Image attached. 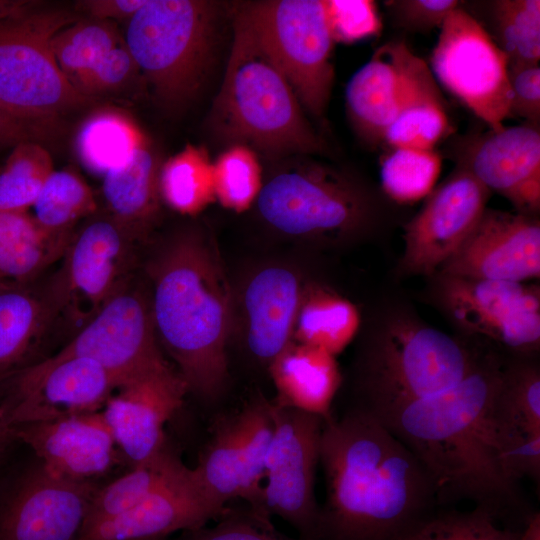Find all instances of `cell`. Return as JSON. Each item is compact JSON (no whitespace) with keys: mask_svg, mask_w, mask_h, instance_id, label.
Here are the masks:
<instances>
[{"mask_svg":"<svg viewBox=\"0 0 540 540\" xmlns=\"http://www.w3.org/2000/svg\"><path fill=\"white\" fill-rule=\"evenodd\" d=\"M489 33L509 62L539 63L540 1L497 0L490 3Z\"/></svg>","mask_w":540,"mask_h":540,"instance_id":"37","label":"cell"},{"mask_svg":"<svg viewBox=\"0 0 540 540\" xmlns=\"http://www.w3.org/2000/svg\"><path fill=\"white\" fill-rule=\"evenodd\" d=\"M187 392L183 379L165 361L124 382L108 399L102 413L133 466L166 449L164 426Z\"/></svg>","mask_w":540,"mask_h":540,"instance_id":"18","label":"cell"},{"mask_svg":"<svg viewBox=\"0 0 540 540\" xmlns=\"http://www.w3.org/2000/svg\"><path fill=\"white\" fill-rule=\"evenodd\" d=\"M148 273L157 338L188 391L216 402L229 378L231 294L214 246L199 233H182L161 249Z\"/></svg>","mask_w":540,"mask_h":540,"instance_id":"3","label":"cell"},{"mask_svg":"<svg viewBox=\"0 0 540 540\" xmlns=\"http://www.w3.org/2000/svg\"><path fill=\"white\" fill-rule=\"evenodd\" d=\"M192 475L203 495L217 507L227 510L229 501L242 499L253 516H265V472L245 440L236 415L216 427Z\"/></svg>","mask_w":540,"mask_h":540,"instance_id":"24","label":"cell"},{"mask_svg":"<svg viewBox=\"0 0 540 540\" xmlns=\"http://www.w3.org/2000/svg\"><path fill=\"white\" fill-rule=\"evenodd\" d=\"M123 41L114 22L88 17L59 30L51 40V49L71 82Z\"/></svg>","mask_w":540,"mask_h":540,"instance_id":"36","label":"cell"},{"mask_svg":"<svg viewBox=\"0 0 540 540\" xmlns=\"http://www.w3.org/2000/svg\"><path fill=\"white\" fill-rule=\"evenodd\" d=\"M166 537H152V538H146V539H139V540H165Z\"/></svg>","mask_w":540,"mask_h":540,"instance_id":"54","label":"cell"},{"mask_svg":"<svg viewBox=\"0 0 540 540\" xmlns=\"http://www.w3.org/2000/svg\"><path fill=\"white\" fill-rule=\"evenodd\" d=\"M233 42L214 103L218 131L235 145L277 158L319 153L322 141L286 78L234 16Z\"/></svg>","mask_w":540,"mask_h":540,"instance_id":"4","label":"cell"},{"mask_svg":"<svg viewBox=\"0 0 540 540\" xmlns=\"http://www.w3.org/2000/svg\"><path fill=\"white\" fill-rule=\"evenodd\" d=\"M493 425L498 458L509 479L515 483L524 477L539 481L540 431L502 427L494 421Z\"/></svg>","mask_w":540,"mask_h":540,"instance_id":"44","label":"cell"},{"mask_svg":"<svg viewBox=\"0 0 540 540\" xmlns=\"http://www.w3.org/2000/svg\"><path fill=\"white\" fill-rule=\"evenodd\" d=\"M39 226L56 236L70 237L74 226L97 212V202L86 181L72 168L53 170L33 206Z\"/></svg>","mask_w":540,"mask_h":540,"instance_id":"35","label":"cell"},{"mask_svg":"<svg viewBox=\"0 0 540 540\" xmlns=\"http://www.w3.org/2000/svg\"><path fill=\"white\" fill-rule=\"evenodd\" d=\"M489 193L460 166L405 224L401 269L414 275L438 272L477 225L487 208Z\"/></svg>","mask_w":540,"mask_h":540,"instance_id":"15","label":"cell"},{"mask_svg":"<svg viewBox=\"0 0 540 540\" xmlns=\"http://www.w3.org/2000/svg\"><path fill=\"white\" fill-rule=\"evenodd\" d=\"M215 197L221 205L241 213L257 200L262 170L253 149L234 145L213 163Z\"/></svg>","mask_w":540,"mask_h":540,"instance_id":"41","label":"cell"},{"mask_svg":"<svg viewBox=\"0 0 540 540\" xmlns=\"http://www.w3.org/2000/svg\"><path fill=\"white\" fill-rule=\"evenodd\" d=\"M49 472L73 481L106 472L114 462L116 442L101 411L28 422L12 427Z\"/></svg>","mask_w":540,"mask_h":540,"instance_id":"20","label":"cell"},{"mask_svg":"<svg viewBox=\"0 0 540 540\" xmlns=\"http://www.w3.org/2000/svg\"><path fill=\"white\" fill-rule=\"evenodd\" d=\"M508 64L482 23L459 6L440 27L429 68L437 83L497 131L510 117Z\"/></svg>","mask_w":540,"mask_h":540,"instance_id":"10","label":"cell"},{"mask_svg":"<svg viewBox=\"0 0 540 540\" xmlns=\"http://www.w3.org/2000/svg\"><path fill=\"white\" fill-rule=\"evenodd\" d=\"M76 21L64 11L37 10L0 19V103L30 119L60 120L88 105L58 66L53 36Z\"/></svg>","mask_w":540,"mask_h":540,"instance_id":"9","label":"cell"},{"mask_svg":"<svg viewBox=\"0 0 540 540\" xmlns=\"http://www.w3.org/2000/svg\"><path fill=\"white\" fill-rule=\"evenodd\" d=\"M177 540H300L278 534L273 527L261 525L249 513L226 511L216 525L183 531Z\"/></svg>","mask_w":540,"mask_h":540,"instance_id":"46","label":"cell"},{"mask_svg":"<svg viewBox=\"0 0 540 540\" xmlns=\"http://www.w3.org/2000/svg\"><path fill=\"white\" fill-rule=\"evenodd\" d=\"M148 0H85L78 2V7L89 18L99 20H126L140 10Z\"/></svg>","mask_w":540,"mask_h":540,"instance_id":"50","label":"cell"},{"mask_svg":"<svg viewBox=\"0 0 540 540\" xmlns=\"http://www.w3.org/2000/svg\"><path fill=\"white\" fill-rule=\"evenodd\" d=\"M141 73L124 41L93 67L71 81L82 95L94 99L127 88Z\"/></svg>","mask_w":540,"mask_h":540,"instance_id":"43","label":"cell"},{"mask_svg":"<svg viewBox=\"0 0 540 540\" xmlns=\"http://www.w3.org/2000/svg\"><path fill=\"white\" fill-rule=\"evenodd\" d=\"M156 341L150 299L129 279L61 351L41 362L92 359L123 384L165 362Z\"/></svg>","mask_w":540,"mask_h":540,"instance_id":"13","label":"cell"},{"mask_svg":"<svg viewBox=\"0 0 540 540\" xmlns=\"http://www.w3.org/2000/svg\"><path fill=\"white\" fill-rule=\"evenodd\" d=\"M481 360L443 331L397 322L376 336L364 351L358 382L360 400L354 407L382 420L455 386Z\"/></svg>","mask_w":540,"mask_h":540,"instance_id":"5","label":"cell"},{"mask_svg":"<svg viewBox=\"0 0 540 540\" xmlns=\"http://www.w3.org/2000/svg\"><path fill=\"white\" fill-rule=\"evenodd\" d=\"M439 275L441 306L463 329L490 338L518 354L538 348V287L526 282Z\"/></svg>","mask_w":540,"mask_h":540,"instance_id":"14","label":"cell"},{"mask_svg":"<svg viewBox=\"0 0 540 540\" xmlns=\"http://www.w3.org/2000/svg\"><path fill=\"white\" fill-rule=\"evenodd\" d=\"M12 438H14L12 426L9 422L7 408L4 404L0 406V453Z\"/></svg>","mask_w":540,"mask_h":540,"instance_id":"53","label":"cell"},{"mask_svg":"<svg viewBox=\"0 0 540 540\" xmlns=\"http://www.w3.org/2000/svg\"><path fill=\"white\" fill-rule=\"evenodd\" d=\"M34 6L30 1L0 0V19L22 14Z\"/></svg>","mask_w":540,"mask_h":540,"instance_id":"51","label":"cell"},{"mask_svg":"<svg viewBox=\"0 0 540 540\" xmlns=\"http://www.w3.org/2000/svg\"><path fill=\"white\" fill-rule=\"evenodd\" d=\"M276 388L275 404L327 420L341 384L335 356L292 341L268 366Z\"/></svg>","mask_w":540,"mask_h":540,"instance_id":"26","label":"cell"},{"mask_svg":"<svg viewBox=\"0 0 540 540\" xmlns=\"http://www.w3.org/2000/svg\"><path fill=\"white\" fill-rule=\"evenodd\" d=\"M320 463L319 540H399L432 513L434 489L417 458L362 409L325 420Z\"/></svg>","mask_w":540,"mask_h":540,"instance_id":"1","label":"cell"},{"mask_svg":"<svg viewBox=\"0 0 540 540\" xmlns=\"http://www.w3.org/2000/svg\"><path fill=\"white\" fill-rule=\"evenodd\" d=\"M274 430L265 467L266 513L280 517L300 540H319L321 507L315 498V473L325 420L272 401Z\"/></svg>","mask_w":540,"mask_h":540,"instance_id":"12","label":"cell"},{"mask_svg":"<svg viewBox=\"0 0 540 540\" xmlns=\"http://www.w3.org/2000/svg\"><path fill=\"white\" fill-rule=\"evenodd\" d=\"M520 532L500 527L483 509L469 512H433L399 540H518Z\"/></svg>","mask_w":540,"mask_h":540,"instance_id":"42","label":"cell"},{"mask_svg":"<svg viewBox=\"0 0 540 540\" xmlns=\"http://www.w3.org/2000/svg\"><path fill=\"white\" fill-rule=\"evenodd\" d=\"M185 468L167 448L153 459L134 466L131 472L97 490L89 504L82 528L134 506L176 478Z\"/></svg>","mask_w":540,"mask_h":540,"instance_id":"34","label":"cell"},{"mask_svg":"<svg viewBox=\"0 0 540 540\" xmlns=\"http://www.w3.org/2000/svg\"><path fill=\"white\" fill-rule=\"evenodd\" d=\"M160 197L174 211L196 215L215 199L213 164L207 151L192 144L162 163Z\"/></svg>","mask_w":540,"mask_h":540,"instance_id":"33","label":"cell"},{"mask_svg":"<svg viewBox=\"0 0 540 540\" xmlns=\"http://www.w3.org/2000/svg\"><path fill=\"white\" fill-rule=\"evenodd\" d=\"M161 165L147 140L125 164L103 176L106 213L135 241L144 238L157 220Z\"/></svg>","mask_w":540,"mask_h":540,"instance_id":"27","label":"cell"},{"mask_svg":"<svg viewBox=\"0 0 540 540\" xmlns=\"http://www.w3.org/2000/svg\"><path fill=\"white\" fill-rule=\"evenodd\" d=\"M492 417L499 426L540 431L538 366L528 361H517L502 367Z\"/></svg>","mask_w":540,"mask_h":540,"instance_id":"38","label":"cell"},{"mask_svg":"<svg viewBox=\"0 0 540 540\" xmlns=\"http://www.w3.org/2000/svg\"><path fill=\"white\" fill-rule=\"evenodd\" d=\"M71 237L49 234L27 211H0V283L27 284L63 256Z\"/></svg>","mask_w":540,"mask_h":540,"instance_id":"29","label":"cell"},{"mask_svg":"<svg viewBox=\"0 0 540 540\" xmlns=\"http://www.w3.org/2000/svg\"><path fill=\"white\" fill-rule=\"evenodd\" d=\"M511 94L510 117L517 116L529 125L538 126L540 119V66L539 63L508 64Z\"/></svg>","mask_w":540,"mask_h":540,"instance_id":"47","label":"cell"},{"mask_svg":"<svg viewBox=\"0 0 540 540\" xmlns=\"http://www.w3.org/2000/svg\"><path fill=\"white\" fill-rule=\"evenodd\" d=\"M61 132L60 120H37L23 117L0 103V147L32 141L43 144Z\"/></svg>","mask_w":540,"mask_h":540,"instance_id":"49","label":"cell"},{"mask_svg":"<svg viewBox=\"0 0 540 540\" xmlns=\"http://www.w3.org/2000/svg\"><path fill=\"white\" fill-rule=\"evenodd\" d=\"M215 5L148 0L127 21L124 43L157 102L178 111L198 93L213 56Z\"/></svg>","mask_w":540,"mask_h":540,"instance_id":"6","label":"cell"},{"mask_svg":"<svg viewBox=\"0 0 540 540\" xmlns=\"http://www.w3.org/2000/svg\"><path fill=\"white\" fill-rule=\"evenodd\" d=\"M147 140L130 116L114 108H102L80 125L75 150L87 170L103 177L125 164Z\"/></svg>","mask_w":540,"mask_h":540,"instance_id":"30","label":"cell"},{"mask_svg":"<svg viewBox=\"0 0 540 540\" xmlns=\"http://www.w3.org/2000/svg\"><path fill=\"white\" fill-rule=\"evenodd\" d=\"M121 385L98 362L73 357L53 364L39 362L19 371L14 399L5 404L14 425L98 412Z\"/></svg>","mask_w":540,"mask_h":540,"instance_id":"17","label":"cell"},{"mask_svg":"<svg viewBox=\"0 0 540 540\" xmlns=\"http://www.w3.org/2000/svg\"><path fill=\"white\" fill-rule=\"evenodd\" d=\"M135 242L107 213L90 216L74 231L43 294L53 316L64 312L87 323L131 279Z\"/></svg>","mask_w":540,"mask_h":540,"instance_id":"11","label":"cell"},{"mask_svg":"<svg viewBox=\"0 0 540 540\" xmlns=\"http://www.w3.org/2000/svg\"><path fill=\"white\" fill-rule=\"evenodd\" d=\"M518 540H540V514L528 515Z\"/></svg>","mask_w":540,"mask_h":540,"instance_id":"52","label":"cell"},{"mask_svg":"<svg viewBox=\"0 0 540 540\" xmlns=\"http://www.w3.org/2000/svg\"><path fill=\"white\" fill-rule=\"evenodd\" d=\"M327 21L334 42L353 43L378 35L381 19L374 1H324Z\"/></svg>","mask_w":540,"mask_h":540,"instance_id":"45","label":"cell"},{"mask_svg":"<svg viewBox=\"0 0 540 540\" xmlns=\"http://www.w3.org/2000/svg\"><path fill=\"white\" fill-rule=\"evenodd\" d=\"M502 366L482 358L455 386L380 420L417 458L436 502L472 501L496 519L521 506L501 467L492 420Z\"/></svg>","mask_w":540,"mask_h":540,"instance_id":"2","label":"cell"},{"mask_svg":"<svg viewBox=\"0 0 540 540\" xmlns=\"http://www.w3.org/2000/svg\"><path fill=\"white\" fill-rule=\"evenodd\" d=\"M304 289L298 275L273 265L256 272L243 294L245 345L258 362L270 363L293 341Z\"/></svg>","mask_w":540,"mask_h":540,"instance_id":"23","label":"cell"},{"mask_svg":"<svg viewBox=\"0 0 540 540\" xmlns=\"http://www.w3.org/2000/svg\"><path fill=\"white\" fill-rule=\"evenodd\" d=\"M400 74L396 115L383 141L391 148L435 150L451 130L438 83L426 62L404 42H392Z\"/></svg>","mask_w":540,"mask_h":540,"instance_id":"25","label":"cell"},{"mask_svg":"<svg viewBox=\"0 0 540 540\" xmlns=\"http://www.w3.org/2000/svg\"><path fill=\"white\" fill-rule=\"evenodd\" d=\"M360 313L349 300L320 287L303 291L293 340L336 356L354 339Z\"/></svg>","mask_w":540,"mask_h":540,"instance_id":"31","label":"cell"},{"mask_svg":"<svg viewBox=\"0 0 540 540\" xmlns=\"http://www.w3.org/2000/svg\"><path fill=\"white\" fill-rule=\"evenodd\" d=\"M97 489L41 464L25 472L0 503V540H76Z\"/></svg>","mask_w":540,"mask_h":540,"instance_id":"16","label":"cell"},{"mask_svg":"<svg viewBox=\"0 0 540 540\" xmlns=\"http://www.w3.org/2000/svg\"><path fill=\"white\" fill-rule=\"evenodd\" d=\"M53 170L52 157L43 144L15 145L0 167V211H27Z\"/></svg>","mask_w":540,"mask_h":540,"instance_id":"39","label":"cell"},{"mask_svg":"<svg viewBox=\"0 0 540 540\" xmlns=\"http://www.w3.org/2000/svg\"><path fill=\"white\" fill-rule=\"evenodd\" d=\"M441 169L435 150L392 148L381 162V185L392 200L414 203L431 194Z\"/></svg>","mask_w":540,"mask_h":540,"instance_id":"40","label":"cell"},{"mask_svg":"<svg viewBox=\"0 0 540 540\" xmlns=\"http://www.w3.org/2000/svg\"><path fill=\"white\" fill-rule=\"evenodd\" d=\"M262 219L281 234L308 240L349 237L371 217L368 197L335 169L313 161L280 168L256 200Z\"/></svg>","mask_w":540,"mask_h":540,"instance_id":"8","label":"cell"},{"mask_svg":"<svg viewBox=\"0 0 540 540\" xmlns=\"http://www.w3.org/2000/svg\"><path fill=\"white\" fill-rule=\"evenodd\" d=\"M466 168L487 190L505 197L518 213L540 207V132L536 126L502 127L481 136L463 156Z\"/></svg>","mask_w":540,"mask_h":540,"instance_id":"21","label":"cell"},{"mask_svg":"<svg viewBox=\"0 0 540 540\" xmlns=\"http://www.w3.org/2000/svg\"><path fill=\"white\" fill-rule=\"evenodd\" d=\"M286 78L301 106L321 118L334 81V40L321 0H271L243 5L234 15Z\"/></svg>","mask_w":540,"mask_h":540,"instance_id":"7","label":"cell"},{"mask_svg":"<svg viewBox=\"0 0 540 540\" xmlns=\"http://www.w3.org/2000/svg\"><path fill=\"white\" fill-rule=\"evenodd\" d=\"M51 317L43 294L26 284L0 283V376L23 360Z\"/></svg>","mask_w":540,"mask_h":540,"instance_id":"32","label":"cell"},{"mask_svg":"<svg viewBox=\"0 0 540 540\" xmlns=\"http://www.w3.org/2000/svg\"><path fill=\"white\" fill-rule=\"evenodd\" d=\"M440 274L527 282L540 276V223L535 216L488 209Z\"/></svg>","mask_w":540,"mask_h":540,"instance_id":"19","label":"cell"},{"mask_svg":"<svg viewBox=\"0 0 540 540\" xmlns=\"http://www.w3.org/2000/svg\"><path fill=\"white\" fill-rule=\"evenodd\" d=\"M400 97V74L392 43L378 48L350 79L346 106L359 135L370 143L383 141Z\"/></svg>","mask_w":540,"mask_h":540,"instance_id":"28","label":"cell"},{"mask_svg":"<svg viewBox=\"0 0 540 540\" xmlns=\"http://www.w3.org/2000/svg\"><path fill=\"white\" fill-rule=\"evenodd\" d=\"M459 3L457 0H390L385 5L401 28L427 32L440 28Z\"/></svg>","mask_w":540,"mask_h":540,"instance_id":"48","label":"cell"},{"mask_svg":"<svg viewBox=\"0 0 540 540\" xmlns=\"http://www.w3.org/2000/svg\"><path fill=\"white\" fill-rule=\"evenodd\" d=\"M223 510L209 501L196 484L192 469L157 489L127 510L82 528L76 540H139L167 537L219 519Z\"/></svg>","mask_w":540,"mask_h":540,"instance_id":"22","label":"cell"}]
</instances>
